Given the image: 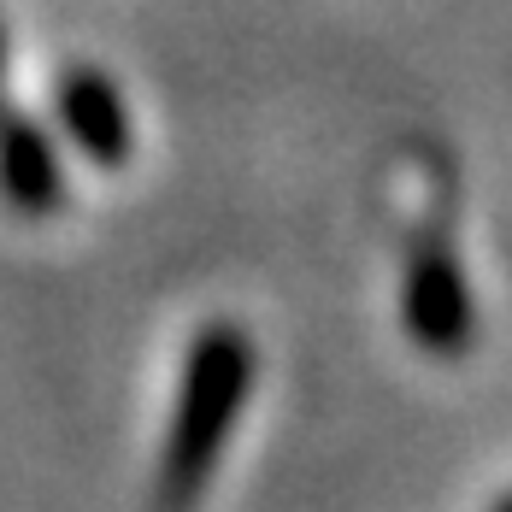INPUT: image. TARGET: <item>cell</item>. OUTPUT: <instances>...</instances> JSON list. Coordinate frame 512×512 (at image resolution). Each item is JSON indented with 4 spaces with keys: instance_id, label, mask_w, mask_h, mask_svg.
I'll return each mask as SVG.
<instances>
[{
    "instance_id": "1",
    "label": "cell",
    "mask_w": 512,
    "mask_h": 512,
    "mask_svg": "<svg viewBox=\"0 0 512 512\" xmlns=\"http://www.w3.org/2000/svg\"><path fill=\"white\" fill-rule=\"evenodd\" d=\"M259 377L254 336L230 318H212L195 330L183 377H177V401L165 418V442L154 465V512H195L224 465V448L248 412Z\"/></svg>"
},
{
    "instance_id": "2",
    "label": "cell",
    "mask_w": 512,
    "mask_h": 512,
    "mask_svg": "<svg viewBox=\"0 0 512 512\" xmlns=\"http://www.w3.org/2000/svg\"><path fill=\"white\" fill-rule=\"evenodd\" d=\"M401 324L412 342L436 359H460L477 336V301H471V277H465L460 254L442 236H424L407 259L401 277Z\"/></svg>"
},
{
    "instance_id": "3",
    "label": "cell",
    "mask_w": 512,
    "mask_h": 512,
    "mask_svg": "<svg viewBox=\"0 0 512 512\" xmlns=\"http://www.w3.org/2000/svg\"><path fill=\"white\" fill-rule=\"evenodd\" d=\"M53 112H59V130L71 136V148L83 159H95L101 171H118L130 159V148H136L130 106L118 95V83L106 71H95V65H71L53 83Z\"/></svg>"
},
{
    "instance_id": "6",
    "label": "cell",
    "mask_w": 512,
    "mask_h": 512,
    "mask_svg": "<svg viewBox=\"0 0 512 512\" xmlns=\"http://www.w3.org/2000/svg\"><path fill=\"white\" fill-rule=\"evenodd\" d=\"M489 512H512V495H501V501H495V507H489Z\"/></svg>"
},
{
    "instance_id": "4",
    "label": "cell",
    "mask_w": 512,
    "mask_h": 512,
    "mask_svg": "<svg viewBox=\"0 0 512 512\" xmlns=\"http://www.w3.org/2000/svg\"><path fill=\"white\" fill-rule=\"evenodd\" d=\"M0 195L24 218H53L65 206V165L48 124L0 106Z\"/></svg>"
},
{
    "instance_id": "5",
    "label": "cell",
    "mask_w": 512,
    "mask_h": 512,
    "mask_svg": "<svg viewBox=\"0 0 512 512\" xmlns=\"http://www.w3.org/2000/svg\"><path fill=\"white\" fill-rule=\"evenodd\" d=\"M0 106H6V24H0Z\"/></svg>"
}]
</instances>
